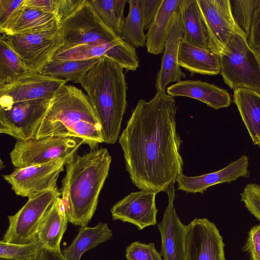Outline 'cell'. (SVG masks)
Returning a JSON list of instances; mask_svg holds the SVG:
<instances>
[{
  "instance_id": "52a82bcc",
  "label": "cell",
  "mask_w": 260,
  "mask_h": 260,
  "mask_svg": "<svg viewBox=\"0 0 260 260\" xmlns=\"http://www.w3.org/2000/svg\"><path fill=\"white\" fill-rule=\"evenodd\" d=\"M83 144L84 141L77 138L58 136L16 141L10 156L16 168L42 165L68 158Z\"/></svg>"
},
{
  "instance_id": "30bf717a",
  "label": "cell",
  "mask_w": 260,
  "mask_h": 260,
  "mask_svg": "<svg viewBox=\"0 0 260 260\" xmlns=\"http://www.w3.org/2000/svg\"><path fill=\"white\" fill-rule=\"evenodd\" d=\"M52 99L18 102L0 107V133L9 135L17 141L35 139Z\"/></svg>"
},
{
  "instance_id": "2e32d148",
  "label": "cell",
  "mask_w": 260,
  "mask_h": 260,
  "mask_svg": "<svg viewBox=\"0 0 260 260\" xmlns=\"http://www.w3.org/2000/svg\"><path fill=\"white\" fill-rule=\"evenodd\" d=\"M157 193L143 190L130 193L111 208L113 220L133 224L139 230L155 225L158 211L155 203Z\"/></svg>"
},
{
  "instance_id": "b9f144b4",
  "label": "cell",
  "mask_w": 260,
  "mask_h": 260,
  "mask_svg": "<svg viewBox=\"0 0 260 260\" xmlns=\"http://www.w3.org/2000/svg\"><path fill=\"white\" fill-rule=\"evenodd\" d=\"M37 260H67L60 250L42 248Z\"/></svg>"
},
{
  "instance_id": "74e56055",
  "label": "cell",
  "mask_w": 260,
  "mask_h": 260,
  "mask_svg": "<svg viewBox=\"0 0 260 260\" xmlns=\"http://www.w3.org/2000/svg\"><path fill=\"white\" fill-rule=\"evenodd\" d=\"M248 43L256 53H260V1L253 14Z\"/></svg>"
},
{
  "instance_id": "3957f363",
  "label": "cell",
  "mask_w": 260,
  "mask_h": 260,
  "mask_svg": "<svg viewBox=\"0 0 260 260\" xmlns=\"http://www.w3.org/2000/svg\"><path fill=\"white\" fill-rule=\"evenodd\" d=\"M123 68L104 56L80 81L101 126L105 143L114 144L119 139L127 107L128 89Z\"/></svg>"
},
{
  "instance_id": "ffe728a7",
  "label": "cell",
  "mask_w": 260,
  "mask_h": 260,
  "mask_svg": "<svg viewBox=\"0 0 260 260\" xmlns=\"http://www.w3.org/2000/svg\"><path fill=\"white\" fill-rule=\"evenodd\" d=\"M23 2L6 22L0 25L1 34L38 33L60 28V23L55 15L26 6Z\"/></svg>"
},
{
  "instance_id": "d6a6232c",
  "label": "cell",
  "mask_w": 260,
  "mask_h": 260,
  "mask_svg": "<svg viewBox=\"0 0 260 260\" xmlns=\"http://www.w3.org/2000/svg\"><path fill=\"white\" fill-rule=\"evenodd\" d=\"M104 23L116 35L121 32L120 23L115 10V0H89Z\"/></svg>"
},
{
  "instance_id": "f546056e",
  "label": "cell",
  "mask_w": 260,
  "mask_h": 260,
  "mask_svg": "<svg viewBox=\"0 0 260 260\" xmlns=\"http://www.w3.org/2000/svg\"><path fill=\"white\" fill-rule=\"evenodd\" d=\"M129 11L121 24L119 37L134 48L146 46V37L141 12L140 0H129Z\"/></svg>"
},
{
  "instance_id": "e575fe53",
  "label": "cell",
  "mask_w": 260,
  "mask_h": 260,
  "mask_svg": "<svg viewBox=\"0 0 260 260\" xmlns=\"http://www.w3.org/2000/svg\"><path fill=\"white\" fill-rule=\"evenodd\" d=\"M241 201L245 207L260 221V185L255 183L247 184L241 193Z\"/></svg>"
},
{
  "instance_id": "8d00e7d4",
  "label": "cell",
  "mask_w": 260,
  "mask_h": 260,
  "mask_svg": "<svg viewBox=\"0 0 260 260\" xmlns=\"http://www.w3.org/2000/svg\"><path fill=\"white\" fill-rule=\"evenodd\" d=\"M243 249L249 254L251 260H260V224L250 229Z\"/></svg>"
},
{
  "instance_id": "ba28073f",
  "label": "cell",
  "mask_w": 260,
  "mask_h": 260,
  "mask_svg": "<svg viewBox=\"0 0 260 260\" xmlns=\"http://www.w3.org/2000/svg\"><path fill=\"white\" fill-rule=\"evenodd\" d=\"M60 30L63 42L61 48L104 44L119 37L104 23L89 0L61 22Z\"/></svg>"
},
{
  "instance_id": "6da1fadb",
  "label": "cell",
  "mask_w": 260,
  "mask_h": 260,
  "mask_svg": "<svg viewBox=\"0 0 260 260\" xmlns=\"http://www.w3.org/2000/svg\"><path fill=\"white\" fill-rule=\"evenodd\" d=\"M174 97L157 91L138 100L119 137L126 170L140 190L166 191L182 173V141L176 129Z\"/></svg>"
},
{
  "instance_id": "cb8c5ba5",
  "label": "cell",
  "mask_w": 260,
  "mask_h": 260,
  "mask_svg": "<svg viewBox=\"0 0 260 260\" xmlns=\"http://www.w3.org/2000/svg\"><path fill=\"white\" fill-rule=\"evenodd\" d=\"M234 102L254 145H260V93L245 88L234 90Z\"/></svg>"
},
{
  "instance_id": "83f0119b",
  "label": "cell",
  "mask_w": 260,
  "mask_h": 260,
  "mask_svg": "<svg viewBox=\"0 0 260 260\" xmlns=\"http://www.w3.org/2000/svg\"><path fill=\"white\" fill-rule=\"evenodd\" d=\"M99 58L82 60H52L42 70L41 74L55 78L68 79L80 84L89 70Z\"/></svg>"
},
{
  "instance_id": "484cf974",
  "label": "cell",
  "mask_w": 260,
  "mask_h": 260,
  "mask_svg": "<svg viewBox=\"0 0 260 260\" xmlns=\"http://www.w3.org/2000/svg\"><path fill=\"white\" fill-rule=\"evenodd\" d=\"M179 9L184 34L183 40L210 50L208 36L197 0H181Z\"/></svg>"
},
{
  "instance_id": "5b68a950",
  "label": "cell",
  "mask_w": 260,
  "mask_h": 260,
  "mask_svg": "<svg viewBox=\"0 0 260 260\" xmlns=\"http://www.w3.org/2000/svg\"><path fill=\"white\" fill-rule=\"evenodd\" d=\"M219 56L220 74L231 89L260 93V61L247 38L236 35Z\"/></svg>"
},
{
  "instance_id": "ac0fdd59",
  "label": "cell",
  "mask_w": 260,
  "mask_h": 260,
  "mask_svg": "<svg viewBox=\"0 0 260 260\" xmlns=\"http://www.w3.org/2000/svg\"><path fill=\"white\" fill-rule=\"evenodd\" d=\"M166 192L168 204L162 221L157 224L161 239L160 253L164 260H185L186 225L180 221L174 205V184Z\"/></svg>"
},
{
  "instance_id": "7402d4cb",
  "label": "cell",
  "mask_w": 260,
  "mask_h": 260,
  "mask_svg": "<svg viewBox=\"0 0 260 260\" xmlns=\"http://www.w3.org/2000/svg\"><path fill=\"white\" fill-rule=\"evenodd\" d=\"M178 64L195 74L216 75L220 73L219 55L210 50L189 44L183 40L179 46Z\"/></svg>"
},
{
  "instance_id": "8992f818",
  "label": "cell",
  "mask_w": 260,
  "mask_h": 260,
  "mask_svg": "<svg viewBox=\"0 0 260 260\" xmlns=\"http://www.w3.org/2000/svg\"><path fill=\"white\" fill-rule=\"evenodd\" d=\"M60 196L57 188L41 191L28 198L15 214L8 216L9 225L2 240L19 244L36 240L47 212Z\"/></svg>"
},
{
  "instance_id": "d590c367",
  "label": "cell",
  "mask_w": 260,
  "mask_h": 260,
  "mask_svg": "<svg viewBox=\"0 0 260 260\" xmlns=\"http://www.w3.org/2000/svg\"><path fill=\"white\" fill-rule=\"evenodd\" d=\"M163 0H140L139 6L144 30L149 28L155 17Z\"/></svg>"
},
{
  "instance_id": "bcb514c9",
  "label": "cell",
  "mask_w": 260,
  "mask_h": 260,
  "mask_svg": "<svg viewBox=\"0 0 260 260\" xmlns=\"http://www.w3.org/2000/svg\"></svg>"
},
{
  "instance_id": "44dd1931",
  "label": "cell",
  "mask_w": 260,
  "mask_h": 260,
  "mask_svg": "<svg viewBox=\"0 0 260 260\" xmlns=\"http://www.w3.org/2000/svg\"><path fill=\"white\" fill-rule=\"evenodd\" d=\"M167 94L173 97L185 96L199 100L218 110L229 107L232 103L228 91L201 80H181L167 87Z\"/></svg>"
},
{
  "instance_id": "f1b7e54d",
  "label": "cell",
  "mask_w": 260,
  "mask_h": 260,
  "mask_svg": "<svg viewBox=\"0 0 260 260\" xmlns=\"http://www.w3.org/2000/svg\"><path fill=\"white\" fill-rule=\"evenodd\" d=\"M24 63L2 37L0 39V88L29 74Z\"/></svg>"
},
{
  "instance_id": "9c48e42d",
  "label": "cell",
  "mask_w": 260,
  "mask_h": 260,
  "mask_svg": "<svg viewBox=\"0 0 260 260\" xmlns=\"http://www.w3.org/2000/svg\"><path fill=\"white\" fill-rule=\"evenodd\" d=\"M1 36L31 73H40L63 45L60 28L38 33Z\"/></svg>"
},
{
  "instance_id": "ee69618b",
  "label": "cell",
  "mask_w": 260,
  "mask_h": 260,
  "mask_svg": "<svg viewBox=\"0 0 260 260\" xmlns=\"http://www.w3.org/2000/svg\"><path fill=\"white\" fill-rule=\"evenodd\" d=\"M0 260H17V259L5 258V257H0Z\"/></svg>"
},
{
  "instance_id": "1f68e13d",
  "label": "cell",
  "mask_w": 260,
  "mask_h": 260,
  "mask_svg": "<svg viewBox=\"0 0 260 260\" xmlns=\"http://www.w3.org/2000/svg\"><path fill=\"white\" fill-rule=\"evenodd\" d=\"M260 0H230L233 17L247 37L250 36L254 11Z\"/></svg>"
},
{
  "instance_id": "f6af8a7d",
  "label": "cell",
  "mask_w": 260,
  "mask_h": 260,
  "mask_svg": "<svg viewBox=\"0 0 260 260\" xmlns=\"http://www.w3.org/2000/svg\"><path fill=\"white\" fill-rule=\"evenodd\" d=\"M256 55H257V57H258V59H259V61H260V53H256Z\"/></svg>"
},
{
  "instance_id": "d6986e66",
  "label": "cell",
  "mask_w": 260,
  "mask_h": 260,
  "mask_svg": "<svg viewBox=\"0 0 260 260\" xmlns=\"http://www.w3.org/2000/svg\"><path fill=\"white\" fill-rule=\"evenodd\" d=\"M249 157L242 155L218 171L197 176H186L183 173L176 179L178 189L189 193H203L209 187L222 183H230L239 178H248Z\"/></svg>"
},
{
  "instance_id": "8fae6325",
  "label": "cell",
  "mask_w": 260,
  "mask_h": 260,
  "mask_svg": "<svg viewBox=\"0 0 260 260\" xmlns=\"http://www.w3.org/2000/svg\"><path fill=\"white\" fill-rule=\"evenodd\" d=\"M197 2L211 52L219 55L236 35L247 39L233 17L230 0H197Z\"/></svg>"
},
{
  "instance_id": "60d3db41",
  "label": "cell",
  "mask_w": 260,
  "mask_h": 260,
  "mask_svg": "<svg viewBox=\"0 0 260 260\" xmlns=\"http://www.w3.org/2000/svg\"><path fill=\"white\" fill-rule=\"evenodd\" d=\"M26 6L55 15L56 0H24Z\"/></svg>"
},
{
  "instance_id": "5bb4252c",
  "label": "cell",
  "mask_w": 260,
  "mask_h": 260,
  "mask_svg": "<svg viewBox=\"0 0 260 260\" xmlns=\"http://www.w3.org/2000/svg\"><path fill=\"white\" fill-rule=\"evenodd\" d=\"M68 81L41 73H29L0 88V107L18 102L53 99Z\"/></svg>"
},
{
  "instance_id": "9a60e30c",
  "label": "cell",
  "mask_w": 260,
  "mask_h": 260,
  "mask_svg": "<svg viewBox=\"0 0 260 260\" xmlns=\"http://www.w3.org/2000/svg\"><path fill=\"white\" fill-rule=\"evenodd\" d=\"M223 239L216 225L206 218L186 225L185 260H226Z\"/></svg>"
},
{
  "instance_id": "603a6c76",
  "label": "cell",
  "mask_w": 260,
  "mask_h": 260,
  "mask_svg": "<svg viewBox=\"0 0 260 260\" xmlns=\"http://www.w3.org/2000/svg\"><path fill=\"white\" fill-rule=\"evenodd\" d=\"M68 222L64 204L58 197L47 212L39 231L37 238L42 248L60 250Z\"/></svg>"
},
{
  "instance_id": "7a4b0ae2",
  "label": "cell",
  "mask_w": 260,
  "mask_h": 260,
  "mask_svg": "<svg viewBox=\"0 0 260 260\" xmlns=\"http://www.w3.org/2000/svg\"><path fill=\"white\" fill-rule=\"evenodd\" d=\"M111 161L105 148H96L83 155L76 152L66 159L60 192L71 224L84 227L92 219Z\"/></svg>"
},
{
  "instance_id": "ab89813d",
  "label": "cell",
  "mask_w": 260,
  "mask_h": 260,
  "mask_svg": "<svg viewBox=\"0 0 260 260\" xmlns=\"http://www.w3.org/2000/svg\"><path fill=\"white\" fill-rule=\"evenodd\" d=\"M23 1V0H0V25L6 22Z\"/></svg>"
},
{
  "instance_id": "4dcf8cb0",
  "label": "cell",
  "mask_w": 260,
  "mask_h": 260,
  "mask_svg": "<svg viewBox=\"0 0 260 260\" xmlns=\"http://www.w3.org/2000/svg\"><path fill=\"white\" fill-rule=\"evenodd\" d=\"M42 247L38 238L27 244H13L0 241V257L17 260H37Z\"/></svg>"
},
{
  "instance_id": "f35d334b",
  "label": "cell",
  "mask_w": 260,
  "mask_h": 260,
  "mask_svg": "<svg viewBox=\"0 0 260 260\" xmlns=\"http://www.w3.org/2000/svg\"><path fill=\"white\" fill-rule=\"evenodd\" d=\"M86 0H56L57 17L61 22L78 9Z\"/></svg>"
},
{
  "instance_id": "e0dca14e",
  "label": "cell",
  "mask_w": 260,
  "mask_h": 260,
  "mask_svg": "<svg viewBox=\"0 0 260 260\" xmlns=\"http://www.w3.org/2000/svg\"><path fill=\"white\" fill-rule=\"evenodd\" d=\"M184 34L179 7L171 15L165 41L160 68L157 72L155 88L157 91L166 93V86L186 77L178 64L179 49Z\"/></svg>"
},
{
  "instance_id": "7bdbcfd3",
  "label": "cell",
  "mask_w": 260,
  "mask_h": 260,
  "mask_svg": "<svg viewBox=\"0 0 260 260\" xmlns=\"http://www.w3.org/2000/svg\"><path fill=\"white\" fill-rule=\"evenodd\" d=\"M127 0H115V10L117 18L121 24L124 19L123 12Z\"/></svg>"
},
{
  "instance_id": "277c9868",
  "label": "cell",
  "mask_w": 260,
  "mask_h": 260,
  "mask_svg": "<svg viewBox=\"0 0 260 260\" xmlns=\"http://www.w3.org/2000/svg\"><path fill=\"white\" fill-rule=\"evenodd\" d=\"M81 120L99 123L87 95L77 87L66 84L53 98L36 139L66 137L68 129Z\"/></svg>"
},
{
  "instance_id": "4316f807",
  "label": "cell",
  "mask_w": 260,
  "mask_h": 260,
  "mask_svg": "<svg viewBox=\"0 0 260 260\" xmlns=\"http://www.w3.org/2000/svg\"><path fill=\"white\" fill-rule=\"evenodd\" d=\"M181 0H163L153 22L148 29L146 47L148 53L158 55L164 52L168 26L173 13L177 11Z\"/></svg>"
},
{
  "instance_id": "d4e9b609",
  "label": "cell",
  "mask_w": 260,
  "mask_h": 260,
  "mask_svg": "<svg viewBox=\"0 0 260 260\" xmlns=\"http://www.w3.org/2000/svg\"><path fill=\"white\" fill-rule=\"evenodd\" d=\"M112 236V231L106 223L99 222L93 227H80L72 242L62 252L67 260H80L87 251L110 240Z\"/></svg>"
},
{
  "instance_id": "4fadbf2b",
  "label": "cell",
  "mask_w": 260,
  "mask_h": 260,
  "mask_svg": "<svg viewBox=\"0 0 260 260\" xmlns=\"http://www.w3.org/2000/svg\"><path fill=\"white\" fill-rule=\"evenodd\" d=\"M104 56L111 58L127 71H135L140 67V60L136 48L120 37L104 44H84L60 48L53 59L82 60Z\"/></svg>"
},
{
  "instance_id": "7c38bea8",
  "label": "cell",
  "mask_w": 260,
  "mask_h": 260,
  "mask_svg": "<svg viewBox=\"0 0 260 260\" xmlns=\"http://www.w3.org/2000/svg\"><path fill=\"white\" fill-rule=\"evenodd\" d=\"M66 159L16 168L3 177L16 195L28 198L41 191L58 188L57 179L64 170Z\"/></svg>"
},
{
  "instance_id": "836d02e7",
  "label": "cell",
  "mask_w": 260,
  "mask_h": 260,
  "mask_svg": "<svg viewBox=\"0 0 260 260\" xmlns=\"http://www.w3.org/2000/svg\"><path fill=\"white\" fill-rule=\"evenodd\" d=\"M125 252L126 260H164L153 243L135 241L127 246Z\"/></svg>"
}]
</instances>
